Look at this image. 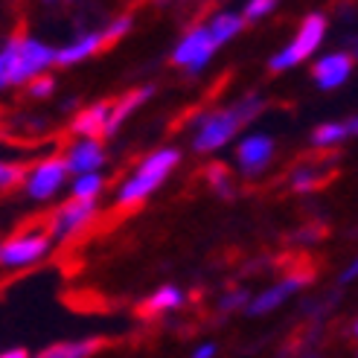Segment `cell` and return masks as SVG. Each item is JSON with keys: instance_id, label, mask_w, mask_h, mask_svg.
Masks as SVG:
<instances>
[{"instance_id": "cell-6", "label": "cell", "mask_w": 358, "mask_h": 358, "mask_svg": "<svg viewBox=\"0 0 358 358\" xmlns=\"http://www.w3.org/2000/svg\"><path fill=\"white\" fill-rule=\"evenodd\" d=\"M67 181V164H64V157H47L41 160L38 166H35L27 178V192H29V199H52Z\"/></svg>"}, {"instance_id": "cell-10", "label": "cell", "mask_w": 358, "mask_h": 358, "mask_svg": "<svg viewBox=\"0 0 358 358\" xmlns=\"http://www.w3.org/2000/svg\"><path fill=\"white\" fill-rule=\"evenodd\" d=\"M64 164H67V172H76V175H87V172L102 169V164H105L102 143L99 140H79V143H73L70 152H67V157H64Z\"/></svg>"}, {"instance_id": "cell-19", "label": "cell", "mask_w": 358, "mask_h": 358, "mask_svg": "<svg viewBox=\"0 0 358 358\" xmlns=\"http://www.w3.org/2000/svg\"><path fill=\"white\" fill-rule=\"evenodd\" d=\"M24 35H12V38L0 50V91L9 85H17V52H21Z\"/></svg>"}, {"instance_id": "cell-7", "label": "cell", "mask_w": 358, "mask_h": 358, "mask_svg": "<svg viewBox=\"0 0 358 358\" xmlns=\"http://www.w3.org/2000/svg\"><path fill=\"white\" fill-rule=\"evenodd\" d=\"M52 62H56V50H50L47 44L35 41V38H21V52H17V85L35 79Z\"/></svg>"}, {"instance_id": "cell-8", "label": "cell", "mask_w": 358, "mask_h": 358, "mask_svg": "<svg viewBox=\"0 0 358 358\" xmlns=\"http://www.w3.org/2000/svg\"><path fill=\"white\" fill-rule=\"evenodd\" d=\"M274 157V140L268 134H250L239 143V152H236V160H239V169L245 175H259Z\"/></svg>"}, {"instance_id": "cell-12", "label": "cell", "mask_w": 358, "mask_h": 358, "mask_svg": "<svg viewBox=\"0 0 358 358\" xmlns=\"http://www.w3.org/2000/svg\"><path fill=\"white\" fill-rule=\"evenodd\" d=\"M303 280H306V277H285L282 282L271 285V289H265L259 297L250 300L248 312H250V315H268L271 309H277L285 297H292V294L300 289V285H303Z\"/></svg>"}, {"instance_id": "cell-26", "label": "cell", "mask_w": 358, "mask_h": 358, "mask_svg": "<svg viewBox=\"0 0 358 358\" xmlns=\"http://www.w3.org/2000/svg\"><path fill=\"white\" fill-rule=\"evenodd\" d=\"M274 6H277V0H248L242 21H259V17H265Z\"/></svg>"}, {"instance_id": "cell-22", "label": "cell", "mask_w": 358, "mask_h": 358, "mask_svg": "<svg viewBox=\"0 0 358 358\" xmlns=\"http://www.w3.org/2000/svg\"><path fill=\"white\" fill-rule=\"evenodd\" d=\"M207 181L213 184V189H216L219 195H234V181H230V172L222 164L207 169Z\"/></svg>"}, {"instance_id": "cell-16", "label": "cell", "mask_w": 358, "mask_h": 358, "mask_svg": "<svg viewBox=\"0 0 358 358\" xmlns=\"http://www.w3.org/2000/svg\"><path fill=\"white\" fill-rule=\"evenodd\" d=\"M160 187V181H155V178H146V175H134L129 178L120 192H117V204L120 207H129V204H140L143 199H149V195Z\"/></svg>"}, {"instance_id": "cell-4", "label": "cell", "mask_w": 358, "mask_h": 358, "mask_svg": "<svg viewBox=\"0 0 358 358\" xmlns=\"http://www.w3.org/2000/svg\"><path fill=\"white\" fill-rule=\"evenodd\" d=\"M50 250V234H17L0 242V265L6 268H27L38 262Z\"/></svg>"}, {"instance_id": "cell-21", "label": "cell", "mask_w": 358, "mask_h": 358, "mask_svg": "<svg viewBox=\"0 0 358 358\" xmlns=\"http://www.w3.org/2000/svg\"><path fill=\"white\" fill-rule=\"evenodd\" d=\"M99 192H102V175L99 172H87V175H79L76 178L73 199H79V201H96Z\"/></svg>"}, {"instance_id": "cell-28", "label": "cell", "mask_w": 358, "mask_h": 358, "mask_svg": "<svg viewBox=\"0 0 358 358\" xmlns=\"http://www.w3.org/2000/svg\"><path fill=\"white\" fill-rule=\"evenodd\" d=\"M245 292H234V294H227L224 300H222V309H234V306H239V303H245Z\"/></svg>"}, {"instance_id": "cell-30", "label": "cell", "mask_w": 358, "mask_h": 358, "mask_svg": "<svg viewBox=\"0 0 358 358\" xmlns=\"http://www.w3.org/2000/svg\"><path fill=\"white\" fill-rule=\"evenodd\" d=\"M355 274H358V265H355V262H352V265H350V268H347V271H344V274H341V285H347V282H350V280H352V277H355Z\"/></svg>"}, {"instance_id": "cell-14", "label": "cell", "mask_w": 358, "mask_h": 358, "mask_svg": "<svg viewBox=\"0 0 358 358\" xmlns=\"http://www.w3.org/2000/svg\"><path fill=\"white\" fill-rule=\"evenodd\" d=\"M102 50V35L99 32H87L82 35V38H76L73 44H67L62 50H56V64H79L85 59H91L96 56V52Z\"/></svg>"}, {"instance_id": "cell-3", "label": "cell", "mask_w": 358, "mask_h": 358, "mask_svg": "<svg viewBox=\"0 0 358 358\" xmlns=\"http://www.w3.org/2000/svg\"><path fill=\"white\" fill-rule=\"evenodd\" d=\"M216 41L210 38V29L207 27H195V29H189L184 38H181V44L175 47V52H172V62L178 64V67H187L189 73H199V70H204L207 67V62L216 56Z\"/></svg>"}, {"instance_id": "cell-17", "label": "cell", "mask_w": 358, "mask_h": 358, "mask_svg": "<svg viewBox=\"0 0 358 358\" xmlns=\"http://www.w3.org/2000/svg\"><path fill=\"white\" fill-rule=\"evenodd\" d=\"M355 131H358L355 117L344 120V122H324V125H317V129L312 131V143H315V146H320V149H327V146H335V143L347 140Z\"/></svg>"}, {"instance_id": "cell-2", "label": "cell", "mask_w": 358, "mask_h": 358, "mask_svg": "<svg viewBox=\"0 0 358 358\" xmlns=\"http://www.w3.org/2000/svg\"><path fill=\"white\" fill-rule=\"evenodd\" d=\"M324 35H327V17L317 15V12L306 15V17H303V24H300V29H297V35H294V41L285 50H280L268 67H271L274 73H280V70H289V67H297L300 62H306L312 52L320 47Z\"/></svg>"}, {"instance_id": "cell-20", "label": "cell", "mask_w": 358, "mask_h": 358, "mask_svg": "<svg viewBox=\"0 0 358 358\" xmlns=\"http://www.w3.org/2000/svg\"><path fill=\"white\" fill-rule=\"evenodd\" d=\"M184 303V294L175 289V285H164L160 292H155L146 303L140 306V312L146 315H160V312H169V309H178Z\"/></svg>"}, {"instance_id": "cell-1", "label": "cell", "mask_w": 358, "mask_h": 358, "mask_svg": "<svg viewBox=\"0 0 358 358\" xmlns=\"http://www.w3.org/2000/svg\"><path fill=\"white\" fill-rule=\"evenodd\" d=\"M262 96L259 94H248L245 99H239L236 105L230 108H222V111H213L207 117H199V131H195V140H192V149L195 152H216L222 146H227L230 140L236 137L239 129L254 120L259 111H262Z\"/></svg>"}, {"instance_id": "cell-24", "label": "cell", "mask_w": 358, "mask_h": 358, "mask_svg": "<svg viewBox=\"0 0 358 358\" xmlns=\"http://www.w3.org/2000/svg\"><path fill=\"white\" fill-rule=\"evenodd\" d=\"M315 184H317V169H312V166H297V169H294L292 187H294L297 192H306V189H312Z\"/></svg>"}, {"instance_id": "cell-11", "label": "cell", "mask_w": 358, "mask_h": 358, "mask_svg": "<svg viewBox=\"0 0 358 358\" xmlns=\"http://www.w3.org/2000/svg\"><path fill=\"white\" fill-rule=\"evenodd\" d=\"M108 102H99V105H91V108H85L73 117L70 122V129L73 134H79L82 140H99L105 134V122H108Z\"/></svg>"}, {"instance_id": "cell-9", "label": "cell", "mask_w": 358, "mask_h": 358, "mask_svg": "<svg viewBox=\"0 0 358 358\" xmlns=\"http://www.w3.org/2000/svg\"><path fill=\"white\" fill-rule=\"evenodd\" d=\"M352 73V56L350 52H329V56H324L315 70H312V76L315 82L324 87V91H335V87H341Z\"/></svg>"}, {"instance_id": "cell-27", "label": "cell", "mask_w": 358, "mask_h": 358, "mask_svg": "<svg viewBox=\"0 0 358 358\" xmlns=\"http://www.w3.org/2000/svg\"><path fill=\"white\" fill-rule=\"evenodd\" d=\"M52 87H56V82H52L50 76H35V79L27 82V91H29L32 99H44V96H50V94H52Z\"/></svg>"}, {"instance_id": "cell-15", "label": "cell", "mask_w": 358, "mask_h": 358, "mask_svg": "<svg viewBox=\"0 0 358 358\" xmlns=\"http://www.w3.org/2000/svg\"><path fill=\"white\" fill-rule=\"evenodd\" d=\"M178 160H181V152H178V149H157V152H152V155L140 164L137 175L155 178V181L164 184V178L178 166Z\"/></svg>"}, {"instance_id": "cell-25", "label": "cell", "mask_w": 358, "mask_h": 358, "mask_svg": "<svg viewBox=\"0 0 358 358\" xmlns=\"http://www.w3.org/2000/svg\"><path fill=\"white\" fill-rule=\"evenodd\" d=\"M129 29H131V17H129V15H125V17H117V21H114L108 29H102V32H99V35H102V47L114 44V41L122 38V35L129 32Z\"/></svg>"}, {"instance_id": "cell-23", "label": "cell", "mask_w": 358, "mask_h": 358, "mask_svg": "<svg viewBox=\"0 0 358 358\" xmlns=\"http://www.w3.org/2000/svg\"><path fill=\"white\" fill-rule=\"evenodd\" d=\"M24 175H27V166L24 164H9V160H0V189L15 187Z\"/></svg>"}, {"instance_id": "cell-13", "label": "cell", "mask_w": 358, "mask_h": 358, "mask_svg": "<svg viewBox=\"0 0 358 358\" xmlns=\"http://www.w3.org/2000/svg\"><path fill=\"white\" fill-rule=\"evenodd\" d=\"M155 94V87H137V91H131V94H125L117 105H111L108 108V122H105V134H117L120 131V125L129 120L143 102H146L149 96Z\"/></svg>"}, {"instance_id": "cell-18", "label": "cell", "mask_w": 358, "mask_h": 358, "mask_svg": "<svg viewBox=\"0 0 358 358\" xmlns=\"http://www.w3.org/2000/svg\"><path fill=\"white\" fill-rule=\"evenodd\" d=\"M242 27H245V21H242V15H236V12H219V15L207 24L210 38L216 41V47L227 44L230 38H236V35L242 32Z\"/></svg>"}, {"instance_id": "cell-5", "label": "cell", "mask_w": 358, "mask_h": 358, "mask_svg": "<svg viewBox=\"0 0 358 358\" xmlns=\"http://www.w3.org/2000/svg\"><path fill=\"white\" fill-rule=\"evenodd\" d=\"M96 216V201H79L70 199L64 207H59L50 219V239H73L79 230Z\"/></svg>"}, {"instance_id": "cell-29", "label": "cell", "mask_w": 358, "mask_h": 358, "mask_svg": "<svg viewBox=\"0 0 358 358\" xmlns=\"http://www.w3.org/2000/svg\"><path fill=\"white\" fill-rule=\"evenodd\" d=\"M213 355H216V344H204V347L195 350L192 358H213Z\"/></svg>"}]
</instances>
